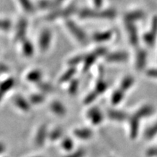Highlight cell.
<instances>
[{
	"label": "cell",
	"mask_w": 157,
	"mask_h": 157,
	"mask_svg": "<svg viewBox=\"0 0 157 157\" xmlns=\"http://www.w3.org/2000/svg\"><path fill=\"white\" fill-rule=\"evenodd\" d=\"M113 36L112 31H105L101 32H96L93 34V39L95 42L102 43L110 40Z\"/></svg>",
	"instance_id": "cell-18"
},
{
	"label": "cell",
	"mask_w": 157,
	"mask_h": 157,
	"mask_svg": "<svg viewBox=\"0 0 157 157\" xmlns=\"http://www.w3.org/2000/svg\"><path fill=\"white\" fill-rule=\"evenodd\" d=\"M32 157H42V156H32Z\"/></svg>",
	"instance_id": "cell-47"
},
{
	"label": "cell",
	"mask_w": 157,
	"mask_h": 157,
	"mask_svg": "<svg viewBox=\"0 0 157 157\" xmlns=\"http://www.w3.org/2000/svg\"><path fill=\"white\" fill-rule=\"evenodd\" d=\"M63 129L60 128V127H57V128H55L52 131L49 132L48 139L51 142H56V141L60 140L63 137Z\"/></svg>",
	"instance_id": "cell-29"
},
{
	"label": "cell",
	"mask_w": 157,
	"mask_h": 157,
	"mask_svg": "<svg viewBox=\"0 0 157 157\" xmlns=\"http://www.w3.org/2000/svg\"><path fill=\"white\" fill-rule=\"evenodd\" d=\"M45 97L44 93H36L33 94L30 96L29 101L31 104L34 105H39V104L42 103L44 101Z\"/></svg>",
	"instance_id": "cell-31"
},
{
	"label": "cell",
	"mask_w": 157,
	"mask_h": 157,
	"mask_svg": "<svg viewBox=\"0 0 157 157\" xmlns=\"http://www.w3.org/2000/svg\"><path fill=\"white\" fill-rule=\"evenodd\" d=\"M125 28L128 33L129 42L133 46L137 47L139 43V36L135 23L125 21Z\"/></svg>",
	"instance_id": "cell-9"
},
{
	"label": "cell",
	"mask_w": 157,
	"mask_h": 157,
	"mask_svg": "<svg viewBox=\"0 0 157 157\" xmlns=\"http://www.w3.org/2000/svg\"><path fill=\"white\" fill-rule=\"evenodd\" d=\"M116 10L109 8L105 10L84 8L78 12V16L82 19H103L112 20L117 16Z\"/></svg>",
	"instance_id": "cell-1"
},
{
	"label": "cell",
	"mask_w": 157,
	"mask_h": 157,
	"mask_svg": "<svg viewBox=\"0 0 157 157\" xmlns=\"http://www.w3.org/2000/svg\"><path fill=\"white\" fill-rule=\"evenodd\" d=\"M128 119L129 124V135H130L131 138L135 139L138 134L140 119L134 114L129 117Z\"/></svg>",
	"instance_id": "cell-15"
},
{
	"label": "cell",
	"mask_w": 157,
	"mask_h": 157,
	"mask_svg": "<svg viewBox=\"0 0 157 157\" xmlns=\"http://www.w3.org/2000/svg\"><path fill=\"white\" fill-rule=\"evenodd\" d=\"M52 40V32L50 29H45L40 33L39 37V48L42 52H46L50 48Z\"/></svg>",
	"instance_id": "cell-6"
},
{
	"label": "cell",
	"mask_w": 157,
	"mask_h": 157,
	"mask_svg": "<svg viewBox=\"0 0 157 157\" xmlns=\"http://www.w3.org/2000/svg\"><path fill=\"white\" fill-rule=\"evenodd\" d=\"M86 55H78V56H74L73 58L69 59L68 61V64L71 67H75L76 66H78L81 63H83L84 59H85Z\"/></svg>",
	"instance_id": "cell-32"
},
{
	"label": "cell",
	"mask_w": 157,
	"mask_h": 157,
	"mask_svg": "<svg viewBox=\"0 0 157 157\" xmlns=\"http://www.w3.org/2000/svg\"><path fill=\"white\" fill-rule=\"evenodd\" d=\"M9 67L7 65L2 63H0V74L7 73L9 71Z\"/></svg>",
	"instance_id": "cell-43"
},
{
	"label": "cell",
	"mask_w": 157,
	"mask_h": 157,
	"mask_svg": "<svg viewBox=\"0 0 157 157\" xmlns=\"http://www.w3.org/2000/svg\"><path fill=\"white\" fill-rule=\"evenodd\" d=\"M124 93L125 92L121 90L120 88L114 90L111 96V104L113 105H117L123 101L124 98Z\"/></svg>",
	"instance_id": "cell-25"
},
{
	"label": "cell",
	"mask_w": 157,
	"mask_h": 157,
	"mask_svg": "<svg viewBox=\"0 0 157 157\" xmlns=\"http://www.w3.org/2000/svg\"><path fill=\"white\" fill-rule=\"evenodd\" d=\"M37 87L38 89L40 90L42 93H51V92L53 91V87L50 84L47 83V82H40L39 83L36 84Z\"/></svg>",
	"instance_id": "cell-35"
},
{
	"label": "cell",
	"mask_w": 157,
	"mask_h": 157,
	"mask_svg": "<svg viewBox=\"0 0 157 157\" xmlns=\"http://www.w3.org/2000/svg\"><path fill=\"white\" fill-rule=\"evenodd\" d=\"M86 150L84 148H78L75 151H72L65 157H84L86 156Z\"/></svg>",
	"instance_id": "cell-37"
},
{
	"label": "cell",
	"mask_w": 157,
	"mask_h": 157,
	"mask_svg": "<svg viewBox=\"0 0 157 157\" xmlns=\"http://www.w3.org/2000/svg\"><path fill=\"white\" fill-rule=\"evenodd\" d=\"M22 7V9L29 14H33L35 13V7L34 4L31 0H17Z\"/></svg>",
	"instance_id": "cell-27"
},
{
	"label": "cell",
	"mask_w": 157,
	"mask_h": 157,
	"mask_svg": "<svg viewBox=\"0 0 157 157\" xmlns=\"http://www.w3.org/2000/svg\"><path fill=\"white\" fill-rule=\"evenodd\" d=\"M74 135L76 138L81 140H88L93 136V132L91 129L88 127L77 128L74 130Z\"/></svg>",
	"instance_id": "cell-13"
},
{
	"label": "cell",
	"mask_w": 157,
	"mask_h": 157,
	"mask_svg": "<svg viewBox=\"0 0 157 157\" xmlns=\"http://www.w3.org/2000/svg\"><path fill=\"white\" fill-rule=\"evenodd\" d=\"M13 103L15 106L19 110H21L23 112L27 113L29 112L31 110V104L29 101H27L21 95H16L13 98Z\"/></svg>",
	"instance_id": "cell-10"
},
{
	"label": "cell",
	"mask_w": 157,
	"mask_h": 157,
	"mask_svg": "<svg viewBox=\"0 0 157 157\" xmlns=\"http://www.w3.org/2000/svg\"><path fill=\"white\" fill-rule=\"evenodd\" d=\"M150 31L156 36V34H157V16H155L152 20L151 28Z\"/></svg>",
	"instance_id": "cell-40"
},
{
	"label": "cell",
	"mask_w": 157,
	"mask_h": 157,
	"mask_svg": "<svg viewBox=\"0 0 157 157\" xmlns=\"http://www.w3.org/2000/svg\"><path fill=\"white\" fill-rule=\"evenodd\" d=\"M87 117L91 121L92 124L98 126L103 122L104 116L101 109L98 107L91 108L87 113Z\"/></svg>",
	"instance_id": "cell-7"
},
{
	"label": "cell",
	"mask_w": 157,
	"mask_h": 157,
	"mask_svg": "<svg viewBox=\"0 0 157 157\" xmlns=\"http://www.w3.org/2000/svg\"><path fill=\"white\" fill-rule=\"evenodd\" d=\"M25 78L29 82L37 84L42 81V72L38 69L32 70L26 74Z\"/></svg>",
	"instance_id": "cell-20"
},
{
	"label": "cell",
	"mask_w": 157,
	"mask_h": 157,
	"mask_svg": "<svg viewBox=\"0 0 157 157\" xmlns=\"http://www.w3.org/2000/svg\"><path fill=\"white\" fill-rule=\"evenodd\" d=\"M104 55H107V49L105 48H98L91 53L86 55L85 59L83 62V72H87L90 68L93 66L97 60L98 57L103 56Z\"/></svg>",
	"instance_id": "cell-4"
},
{
	"label": "cell",
	"mask_w": 157,
	"mask_h": 157,
	"mask_svg": "<svg viewBox=\"0 0 157 157\" xmlns=\"http://www.w3.org/2000/svg\"><path fill=\"white\" fill-rule=\"evenodd\" d=\"M27 29H28V21L25 18H21L17 22L15 29L14 40L15 42H23L26 39Z\"/></svg>",
	"instance_id": "cell-5"
},
{
	"label": "cell",
	"mask_w": 157,
	"mask_h": 157,
	"mask_svg": "<svg viewBox=\"0 0 157 157\" xmlns=\"http://www.w3.org/2000/svg\"><path fill=\"white\" fill-rule=\"evenodd\" d=\"M50 109L55 115L58 117H63L67 113V109L61 102L54 101L50 104Z\"/></svg>",
	"instance_id": "cell-16"
},
{
	"label": "cell",
	"mask_w": 157,
	"mask_h": 157,
	"mask_svg": "<svg viewBox=\"0 0 157 157\" xmlns=\"http://www.w3.org/2000/svg\"><path fill=\"white\" fill-rule=\"evenodd\" d=\"M93 2L94 4V6L95 7V8L101 9L102 6H103V0H93Z\"/></svg>",
	"instance_id": "cell-44"
},
{
	"label": "cell",
	"mask_w": 157,
	"mask_h": 157,
	"mask_svg": "<svg viewBox=\"0 0 157 157\" xmlns=\"http://www.w3.org/2000/svg\"><path fill=\"white\" fill-rule=\"evenodd\" d=\"M6 150V146L3 143L0 142V155H2Z\"/></svg>",
	"instance_id": "cell-45"
},
{
	"label": "cell",
	"mask_w": 157,
	"mask_h": 157,
	"mask_svg": "<svg viewBox=\"0 0 157 157\" xmlns=\"http://www.w3.org/2000/svg\"><path fill=\"white\" fill-rule=\"evenodd\" d=\"M146 74L152 78H157V68H151L146 71Z\"/></svg>",
	"instance_id": "cell-42"
},
{
	"label": "cell",
	"mask_w": 157,
	"mask_h": 157,
	"mask_svg": "<svg viewBox=\"0 0 157 157\" xmlns=\"http://www.w3.org/2000/svg\"><path fill=\"white\" fill-rule=\"evenodd\" d=\"M78 87H79V80L77 78H74L70 82L69 87H68V93L71 95H76L77 93Z\"/></svg>",
	"instance_id": "cell-34"
},
{
	"label": "cell",
	"mask_w": 157,
	"mask_h": 157,
	"mask_svg": "<svg viewBox=\"0 0 157 157\" xmlns=\"http://www.w3.org/2000/svg\"><path fill=\"white\" fill-rule=\"evenodd\" d=\"M156 135H157V122L147 129L146 132H145V137H146L147 139H151V138H153V137Z\"/></svg>",
	"instance_id": "cell-38"
},
{
	"label": "cell",
	"mask_w": 157,
	"mask_h": 157,
	"mask_svg": "<svg viewBox=\"0 0 157 157\" xmlns=\"http://www.w3.org/2000/svg\"><path fill=\"white\" fill-rule=\"evenodd\" d=\"M107 117L109 119L115 121H124L129 119V116L124 111L116 109H110L107 111Z\"/></svg>",
	"instance_id": "cell-14"
},
{
	"label": "cell",
	"mask_w": 157,
	"mask_h": 157,
	"mask_svg": "<svg viewBox=\"0 0 157 157\" xmlns=\"http://www.w3.org/2000/svg\"><path fill=\"white\" fill-rule=\"evenodd\" d=\"M49 132L48 127L44 124L41 125L36 131V135L34 137V144L37 148H41L44 145L47 139H48Z\"/></svg>",
	"instance_id": "cell-8"
},
{
	"label": "cell",
	"mask_w": 157,
	"mask_h": 157,
	"mask_svg": "<svg viewBox=\"0 0 157 157\" xmlns=\"http://www.w3.org/2000/svg\"><path fill=\"white\" fill-rule=\"evenodd\" d=\"M75 67H70L66 71H65L64 73L62 74L61 76L59 78V83L64 84L72 81V80L74 79V76L75 75Z\"/></svg>",
	"instance_id": "cell-24"
},
{
	"label": "cell",
	"mask_w": 157,
	"mask_h": 157,
	"mask_svg": "<svg viewBox=\"0 0 157 157\" xmlns=\"http://www.w3.org/2000/svg\"><path fill=\"white\" fill-rule=\"evenodd\" d=\"M108 88H109V84H108L107 82L100 78L99 81H98L95 84V91L100 95L105 93L108 90Z\"/></svg>",
	"instance_id": "cell-30"
},
{
	"label": "cell",
	"mask_w": 157,
	"mask_h": 157,
	"mask_svg": "<svg viewBox=\"0 0 157 157\" xmlns=\"http://www.w3.org/2000/svg\"><path fill=\"white\" fill-rule=\"evenodd\" d=\"M60 147L63 150L68 153L72 151H74V140L69 137H65L60 143Z\"/></svg>",
	"instance_id": "cell-26"
},
{
	"label": "cell",
	"mask_w": 157,
	"mask_h": 157,
	"mask_svg": "<svg viewBox=\"0 0 157 157\" xmlns=\"http://www.w3.org/2000/svg\"><path fill=\"white\" fill-rule=\"evenodd\" d=\"M76 11H77L76 6L73 4V5H71L65 7V8L53 10L47 15L45 19L48 21H52L59 18H67V17L74 15Z\"/></svg>",
	"instance_id": "cell-2"
},
{
	"label": "cell",
	"mask_w": 157,
	"mask_h": 157,
	"mask_svg": "<svg viewBox=\"0 0 157 157\" xmlns=\"http://www.w3.org/2000/svg\"><path fill=\"white\" fill-rule=\"evenodd\" d=\"M15 81L13 78H7L0 82V93L5 95L9 91L14 87Z\"/></svg>",
	"instance_id": "cell-21"
},
{
	"label": "cell",
	"mask_w": 157,
	"mask_h": 157,
	"mask_svg": "<svg viewBox=\"0 0 157 157\" xmlns=\"http://www.w3.org/2000/svg\"><path fill=\"white\" fill-rule=\"evenodd\" d=\"M146 155L148 157H155L157 156V147L149 148L146 151Z\"/></svg>",
	"instance_id": "cell-41"
},
{
	"label": "cell",
	"mask_w": 157,
	"mask_h": 157,
	"mask_svg": "<svg viewBox=\"0 0 157 157\" xmlns=\"http://www.w3.org/2000/svg\"><path fill=\"white\" fill-rule=\"evenodd\" d=\"M99 95L98 94L96 93L95 90L90 92V93H88L87 95H86L85 98L84 100V103L85 104H91L93 102H94L96 100V98H98V96Z\"/></svg>",
	"instance_id": "cell-39"
},
{
	"label": "cell",
	"mask_w": 157,
	"mask_h": 157,
	"mask_svg": "<svg viewBox=\"0 0 157 157\" xmlns=\"http://www.w3.org/2000/svg\"><path fill=\"white\" fill-rule=\"evenodd\" d=\"M135 83V78L131 76H127L121 80L119 88L124 92H126L127 90L130 89Z\"/></svg>",
	"instance_id": "cell-28"
},
{
	"label": "cell",
	"mask_w": 157,
	"mask_h": 157,
	"mask_svg": "<svg viewBox=\"0 0 157 157\" xmlns=\"http://www.w3.org/2000/svg\"><path fill=\"white\" fill-rule=\"evenodd\" d=\"M154 111V109L151 105H145L143 106L140 107L137 111L135 112V115L137 116L139 119H142V118L148 117V116L151 115Z\"/></svg>",
	"instance_id": "cell-23"
},
{
	"label": "cell",
	"mask_w": 157,
	"mask_h": 157,
	"mask_svg": "<svg viewBox=\"0 0 157 157\" xmlns=\"http://www.w3.org/2000/svg\"><path fill=\"white\" fill-rule=\"evenodd\" d=\"M4 97H5V95H2V94L1 93H0V103H1V102L2 101V100H3Z\"/></svg>",
	"instance_id": "cell-46"
},
{
	"label": "cell",
	"mask_w": 157,
	"mask_h": 157,
	"mask_svg": "<svg viewBox=\"0 0 157 157\" xmlns=\"http://www.w3.org/2000/svg\"><path fill=\"white\" fill-rule=\"evenodd\" d=\"M147 62V52L143 49L137 50L136 55V68L138 71H142L145 68Z\"/></svg>",
	"instance_id": "cell-17"
},
{
	"label": "cell",
	"mask_w": 157,
	"mask_h": 157,
	"mask_svg": "<svg viewBox=\"0 0 157 157\" xmlns=\"http://www.w3.org/2000/svg\"><path fill=\"white\" fill-rule=\"evenodd\" d=\"M12 28V23L8 19L0 18V31L7 32Z\"/></svg>",
	"instance_id": "cell-36"
},
{
	"label": "cell",
	"mask_w": 157,
	"mask_h": 157,
	"mask_svg": "<svg viewBox=\"0 0 157 157\" xmlns=\"http://www.w3.org/2000/svg\"><path fill=\"white\" fill-rule=\"evenodd\" d=\"M144 12L143 10H137L130 11L129 13H126V15H124V20L125 21H129V22L135 23V21H140V20L144 18Z\"/></svg>",
	"instance_id": "cell-19"
},
{
	"label": "cell",
	"mask_w": 157,
	"mask_h": 157,
	"mask_svg": "<svg viewBox=\"0 0 157 157\" xmlns=\"http://www.w3.org/2000/svg\"><path fill=\"white\" fill-rule=\"evenodd\" d=\"M21 43H22V48H22L23 55L25 57H29L30 58L34 53V48L32 42L30 40H29V39H25L23 42H21Z\"/></svg>",
	"instance_id": "cell-22"
},
{
	"label": "cell",
	"mask_w": 157,
	"mask_h": 157,
	"mask_svg": "<svg viewBox=\"0 0 157 157\" xmlns=\"http://www.w3.org/2000/svg\"><path fill=\"white\" fill-rule=\"evenodd\" d=\"M156 36L151 31H148L143 35V41L148 47H153L156 42Z\"/></svg>",
	"instance_id": "cell-33"
},
{
	"label": "cell",
	"mask_w": 157,
	"mask_h": 157,
	"mask_svg": "<svg viewBox=\"0 0 157 157\" xmlns=\"http://www.w3.org/2000/svg\"><path fill=\"white\" fill-rule=\"evenodd\" d=\"M66 25L69 32L73 35V36L78 42L84 44H87L88 42L87 36L85 31L79 25H78L74 21L71 19L66 20Z\"/></svg>",
	"instance_id": "cell-3"
},
{
	"label": "cell",
	"mask_w": 157,
	"mask_h": 157,
	"mask_svg": "<svg viewBox=\"0 0 157 157\" xmlns=\"http://www.w3.org/2000/svg\"><path fill=\"white\" fill-rule=\"evenodd\" d=\"M65 0H39L38 7L42 10H56L62 5Z\"/></svg>",
	"instance_id": "cell-12"
},
{
	"label": "cell",
	"mask_w": 157,
	"mask_h": 157,
	"mask_svg": "<svg viewBox=\"0 0 157 157\" xmlns=\"http://www.w3.org/2000/svg\"><path fill=\"white\" fill-rule=\"evenodd\" d=\"M128 59V55L125 52H113L105 56V60L109 63L125 62Z\"/></svg>",
	"instance_id": "cell-11"
}]
</instances>
